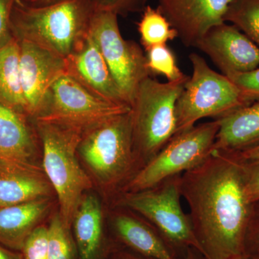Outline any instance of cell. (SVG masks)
Instances as JSON below:
<instances>
[{"instance_id":"obj_1","label":"cell","mask_w":259,"mask_h":259,"mask_svg":"<svg viewBox=\"0 0 259 259\" xmlns=\"http://www.w3.org/2000/svg\"><path fill=\"white\" fill-rule=\"evenodd\" d=\"M180 191L203 259L244 254L253 204L245 189V163L236 153L214 151L180 176Z\"/></svg>"},{"instance_id":"obj_2","label":"cell","mask_w":259,"mask_h":259,"mask_svg":"<svg viewBox=\"0 0 259 259\" xmlns=\"http://www.w3.org/2000/svg\"><path fill=\"white\" fill-rule=\"evenodd\" d=\"M95 11L93 0H65L42 7L17 0L10 19L12 33L19 41L66 59L86 42Z\"/></svg>"},{"instance_id":"obj_3","label":"cell","mask_w":259,"mask_h":259,"mask_svg":"<svg viewBox=\"0 0 259 259\" xmlns=\"http://www.w3.org/2000/svg\"><path fill=\"white\" fill-rule=\"evenodd\" d=\"M33 121L42 146V168L57 194L63 222L71 229L83 194L92 187L77 157L83 131L50 121Z\"/></svg>"},{"instance_id":"obj_4","label":"cell","mask_w":259,"mask_h":259,"mask_svg":"<svg viewBox=\"0 0 259 259\" xmlns=\"http://www.w3.org/2000/svg\"><path fill=\"white\" fill-rule=\"evenodd\" d=\"M188 79L162 83L149 76L140 84L131 113L133 148L141 168L176 134L177 102Z\"/></svg>"},{"instance_id":"obj_5","label":"cell","mask_w":259,"mask_h":259,"mask_svg":"<svg viewBox=\"0 0 259 259\" xmlns=\"http://www.w3.org/2000/svg\"><path fill=\"white\" fill-rule=\"evenodd\" d=\"M132 126L131 110L83 132L78 155L107 188L117 187L125 180L127 184L134 176Z\"/></svg>"},{"instance_id":"obj_6","label":"cell","mask_w":259,"mask_h":259,"mask_svg":"<svg viewBox=\"0 0 259 259\" xmlns=\"http://www.w3.org/2000/svg\"><path fill=\"white\" fill-rule=\"evenodd\" d=\"M190 60L193 72L177 100L175 136L192 128L201 119L222 118L250 105L229 78L211 69L202 56L192 53Z\"/></svg>"},{"instance_id":"obj_7","label":"cell","mask_w":259,"mask_h":259,"mask_svg":"<svg viewBox=\"0 0 259 259\" xmlns=\"http://www.w3.org/2000/svg\"><path fill=\"white\" fill-rule=\"evenodd\" d=\"M180 176L167 179L147 190L122 192L117 205L146 218L177 257L180 254L185 256L189 248L201 254L190 217L182 209Z\"/></svg>"},{"instance_id":"obj_8","label":"cell","mask_w":259,"mask_h":259,"mask_svg":"<svg viewBox=\"0 0 259 259\" xmlns=\"http://www.w3.org/2000/svg\"><path fill=\"white\" fill-rule=\"evenodd\" d=\"M219 128L215 119L177 135L133 177L122 193L147 190L198 166L212 153Z\"/></svg>"},{"instance_id":"obj_9","label":"cell","mask_w":259,"mask_h":259,"mask_svg":"<svg viewBox=\"0 0 259 259\" xmlns=\"http://www.w3.org/2000/svg\"><path fill=\"white\" fill-rule=\"evenodd\" d=\"M117 15L105 10L94 15L90 35L101 51L125 101L132 106L140 84L151 76L147 58L135 41L121 35Z\"/></svg>"},{"instance_id":"obj_10","label":"cell","mask_w":259,"mask_h":259,"mask_svg":"<svg viewBox=\"0 0 259 259\" xmlns=\"http://www.w3.org/2000/svg\"><path fill=\"white\" fill-rule=\"evenodd\" d=\"M128 105L95 96L65 74L51 86L41 113L34 120L57 122L86 130L131 111Z\"/></svg>"},{"instance_id":"obj_11","label":"cell","mask_w":259,"mask_h":259,"mask_svg":"<svg viewBox=\"0 0 259 259\" xmlns=\"http://www.w3.org/2000/svg\"><path fill=\"white\" fill-rule=\"evenodd\" d=\"M19 42L22 90L27 113L34 120L41 113L51 86L66 74V59L31 42Z\"/></svg>"},{"instance_id":"obj_12","label":"cell","mask_w":259,"mask_h":259,"mask_svg":"<svg viewBox=\"0 0 259 259\" xmlns=\"http://www.w3.org/2000/svg\"><path fill=\"white\" fill-rule=\"evenodd\" d=\"M233 0H158V8L187 47H196L213 27L225 23Z\"/></svg>"},{"instance_id":"obj_13","label":"cell","mask_w":259,"mask_h":259,"mask_svg":"<svg viewBox=\"0 0 259 259\" xmlns=\"http://www.w3.org/2000/svg\"><path fill=\"white\" fill-rule=\"evenodd\" d=\"M196 48L226 76L259 67V47L233 25L223 23L213 27Z\"/></svg>"},{"instance_id":"obj_14","label":"cell","mask_w":259,"mask_h":259,"mask_svg":"<svg viewBox=\"0 0 259 259\" xmlns=\"http://www.w3.org/2000/svg\"><path fill=\"white\" fill-rule=\"evenodd\" d=\"M66 74L95 96L130 106L90 35L81 49L66 59Z\"/></svg>"},{"instance_id":"obj_15","label":"cell","mask_w":259,"mask_h":259,"mask_svg":"<svg viewBox=\"0 0 259 259\" xmlns=\"http://www.w3.org/2000/svg\"><path fill=\"white\" fill-rule=\"evenodd\" d=\"M30 119L0 104V160L40 169L36 162L40 141Z\"/></svg>"},{"instance_id":"obj_16","label":"cell","mask_w":259,"mask_h":259,"mask_svg":"<svg viewBox=\"0 0 259 259\" xmlns=\"http://www.w3.org/2000/svg\"><path fill=\"white\" fill-rule=\"evenodd\" d=\"M72 225L79 259H108L116 245L107 241L101 204L95 195L83 196Z\"/></svg>"},{"instance_id":"obj_17","label":"cell","mask_w":259,"mask_h":259,"mask_svg":"<svg viewBox=\"0 0 259 259\" xmlns=\"http://www.w3.org/2000/svg\"><path fill=\"white\" fill-rule=\"evenodd\" d=\"M112 229L117 246L148 258L179 259L152 225L131 212H116Z\"/></svg>"},{"instance_id":"obj_18","label":"cell","mask_w":259,"mask_h":259,"mask_svg":"<svg viewBox=\"0 0 259 259\" xmlns=\"http://www.w3.org/2000/svg\"><path fill=\"white\" fill-rule=\"evenodd\" d=\"M50 185L41 169L0 160V207L47 197Z\"/></svg>"},{"instance_id":"obj_19","label":"cell","mask_w":259,"mask_h":259,"mask_svg":"<svg viewBox=\"0 0 259 259\" xmlns=\"http://www.w3.org/2000/svg\"><path fill=\"white\" fill-rule=\"evenodd\" d=\"M49 208L47 197L0 207V244L20 252Z\"/></svg>"},{"instance_id":"obj_20","label":"cell","mask_w":259,"mask_h":259,"mask_svg":"<svg viewBox=\"0 0 259 259\" xmlns=\"http://www.w3.org/2000/svg\"><path fill=\"white\" fill-rule=\"evenodd\" d=\"M218 131L213 150L237 153L259 144V101L218 119Z\"/></svg>"},{"instance_id":"obj_21","label":"cell","mask_w":259,"mask_h":259,"mask_svg":"<svg viewBox=\"0 0 259 259\" xmlns=\"http://www.w3.org/2000/svg\"><path fill=\"white\" fill-rule=\"evenodd\" d=\"M0 104L28 115L20 74V42L13 35L0 47Z\"/></svg>"},{"instance_id":"obj_22","label":"cell","mask_w":259,"mask_h":259,"mask_svg":"<svg viewBox=\"0 0 259 259\" xmlns=\"http://www.w3.org/2000/svg\"><path fill=\"white\" fill-rule=\"evenodd\" d=\"M143 11L137 25L141 42L145 50L155 46L166 44L178 37L176 30L158 8L156 9L146 5Z\"/></svg>"},{"instance_id":"obj_23","label":"cell","mask_w":259,"mask_h":259,"mask_svg":"<svg viewBox=\"0 0 259 259\" xmlns=\"http://www.w3.org/2000/svg\"><path fill=\"white\" fill-rule=\"evenodd\" d=\"M259 47V0H233L224 16Z\"/></svg>"},{"instance_id":"obj_24","label":"cell","mask_w":259,"mask_h":259,"mask_svg":"<svg viewBox=\"0 0 259 259\" xmlns=\"http://www.w3.org/2000/svg\"><path fill=\"white\" fill-rule=\"evenodd\" d=\"M48 259H79L74 238L60 213L54 214L48 226Z\"/></svg>"},{"instance_id":"obj_25","label":"cell","mask_w":259,"mask_h":259,"mask_svg":"<svg viewBox=\"0 0 259 259\" xmlns=\"http://www.w3.org/2000/svg\"><path fill=\"white\" fill-rule=\"evenodd\" d=\"M146 51L148 67L151 74L164 76L168 81L188 79L189 76L177 66L175 54L166 44L155 46Z\"/></svg>"},{"instance_id":"obj_26","label":"cell","mask_w":259,"mask_h":259,"mask_svg":"<svg viewBox=\"0 0 259 259\" xmlns=\"http://www.w3.org/2000/svg\"><path fill=\"white\" fill-rule=\"evenodd\" d=\"M23 259H48V227L37 226L20 250Z\"/></svg>"},{"instance_id":"obj_27","label":"cell","mask_w":259,"mask_h":259,"mask_svg":"<svg viewBox=\"0 0 259 259\" xmlns=\"http://www.w3.org/2000/svg\"><path fill=\"white\" fill-rule=\"evenodd\" d=\"M228 78L248 103L259 101V67L246 72L233 73Z\"/></svg>"},{"instance_id":"obj_28","label":"cell","mask_w":259,"mask_h":259,"mask_svg":"<svg viewBox=\"0 0 259 259\" xmlns=\"http://www.w3.org/2000/svg\"><path fill=\"white\" fill-rule=\"evenodd\" d=\"M147 2L148 0H93L97 10L110 11L122 16L144 10Z\"/></svg>"},{"instance_id":"obj_29","label":"cell","mask_w":259,"mask_h":259,"mask_svg":"<svg viewBox=\"0 0 259 259\" xmlns=\"http://www.w3.org/2000/svg\"><path fill=\"white\" fill-rule=\"evenodd\" d=\"M244 253L248 256L259 253V200L253 204L245 234Z\"/></svg>"},{"instance_id":"obj_30","label":"cell","mask_w":259,"mask_h":259,"mask_svg":"<svg viewBox=\"0 0 259 259\" xmlns=\"http://www.w3.org/2000/svg\"><path fill=\"white\" fill-rule=\"evenodd\" d=\"M245 189L252 204L259 200V161L245 162Z\"/></svg>"},{"instance_id":"obj_31","label":"cell","mask_w":259,"mask_h":259,"mask_svg":"<svg viewBox=\"0 0 259 259\" xmlns=\"http://www.w3.org/2000/svg\"><path fill=\"white\" fill-rule=\"evenodd\" d=\"M17 0H0V47L13 36L10 26L12 11Z\"/></svg>"},{"instance_id":"obj_32","label":"cell","mask_w":259,"mask_h":259,"mask_svg":"<svg viewBox=\"0 0 259 259\" xmlns=\"http://www.w3.org/2000/svg\"><path fill=\"white\" fill-rule=\"evenodd\" d=\"M108 259H154L143 256V255L137 254L134 252L116 246L110 253Z\"/></svg>"},{"instance_id":"obj_33","label":"cell","mask_w":259,"mask_h":259,"mask_svg":"<svg viewBox=\"0 0 259 259\" xmlns=\"http://www.w3.org/2000/svg\"><path fill=\"white\" fill-rule=\"evenodd\" d=\"M236 154L245 162L259 161V144Z\"/></svg>"},{"instance_id":"obj_34","label":"cell","mask_w":259,"mask_h":259,"mask_svg":"<svg viewBox=\"0 0 259 259\" xmlns=\"http://www.w3.org/2000/svg\"><path fill=\"white\" fill-rule=\"evenodd\" d=\"M0 259H23L20 252L15 251L0 244Z\"/></svg>"},{"instance_id":"obj_35","label":"cell","mask_w":259,"mask_h":259,"mask_svg":"<svg viewBox=\"0 0 259 259\" xmlns=\"http://www.w3.org/2000/svg\"><path fill=\"white\" fill-rule=\"evenodd\" d=\"M20 1L28 6L42 7L56 4L65 0H20Z\"/></svg>"},{"instance_id":"obj_36","label":"cell","mask_w":259,"mask_h":259,"mask_svg":"<svg viewBox=\"0 0 259 259\" xmlns=\"http://www.w3.org/2000/svg\"><path fill=\"white\" fill-rule=\"evenodd\" d=\"M198 254H200L197 250L194 248H189L186 252L185 256L182 259H200Z\"/></svg>"},{"instance_id":"obj_37","label":"cell","mask_w":259,"mask_h":259,"mask_svg":"<svg viewBox=\"0 0 259 259\" xmlns=\"http://www.w3.org/2000/svg\"><path fill=\"white\" fill-rule=\"evenodd\" d=\"M231 259H249V256L248 255L244 254H241L239 255H237L236 257H233Z\"/></svg>"},{"instance_id":"obj_38","label":"cell","mask_w":259,"mask_h":259,"mask_svg":"<svg viewBox=\"0 0 259 259\" xmlns=\"http://www.w3.org/2000/svg\"><path fill=\"white\" fill-rule=\"evenodd\" d=\"M249 259H259V253L258 254L252 255V256H249Z\"/></svg>"}]
</instances>
